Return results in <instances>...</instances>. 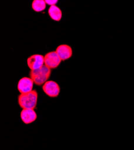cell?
I'll return each instance as SVG.
<instances>
[{
	"label": "cell",
	"instance_id": "obj_3",
	"mask_svg": "<svg viewBox=\"0 0 134 150\" xmlns=\"http://www.w3.org/2000/svg\"><path fill=\"white\" fill-rule=\"evenodd\" d=\"M42 90L48 97L51 98L57 97L60 92V88L58 84L53 81H47L43 86Z\"/></svg>",
	"mask_w": 134,
	"mask_h": 150
},
{
	"label": "cell",
	"instance_id": "obj_6",
	"mask_svg": "<svg viewBox=\"0 0 134 150\" xmlns=\"http://www.w3.org/2000/svg\"><path fill=\"white\" fill-rule=\"evenodd\" d=\"M34 83L33 81L30 78H22L18 83V90L21 94L30 93L33 90Z\"/></svg>",
	"mask_w": 134,
	"mask_h": 150
},
{
	"label": "cell",
	"instance_id": "obj_1",
	"mask_svg": "<svg viewBox=\"0 0 134 150\" xmlns=\"http://www.w3.org/2000/svg\"><path fill=\"white\" fill-rule=\"evenodd\" d=\"M18 101L19 106L22 109H34L38 104V93L36 90H33L30 93L20 94L18 97Z\"/></svg>",
	"mask_w": 134,
	"mask_h": 150
},
{
	"label": "cell",
	"instance_id": "obj_9",
	"mask_svg": "<svg viewBox=\"0 0 134 150\" xmlns=\"http://www.w3.org/2000/svg\"><path fill=\"white\" fill-rule=\"evenodd\" d=\"M48 13L50 18L55 21H60L62 18V11L57 6H50Z\"/></svg>",
	"mask_w": 134,
	"mask_h": 150
},
{
	"label": "cell",
	"instance_id": "obj_10",
	"mask_svg": "<svg viewBox=\"0 0 134 150\" xmlns=\"http://www.w3.org/2000/svg\"><path fill=\"white\" fill-rule=\"evenodd\" d=\"M46 4L44 0H34L32 3V8L36 12H40L46 8Z\"/></svg>",
	"mask_w": 134,
	"mask_h": 150
},
{
	"label": "cell",
	"instance_id": "obj_4",
	"mask_svg": "<svg viewBox=\"0 0 134 150\" xmlns=\"http://www.w3.org/2000/svg\"><path fill=\"white\" fill-rule=\"evenodd\" d=\"M45 66L51 69H54L58 67L62 59H60L56 51L48 52L44 56Z\"/></svg>",
	"mask_w": 134,
	"mask_h": 150
},
{
	"label": "cell",
	"instance_id": "obj_5",
	"mask_svg": "<svg viewBox=\"0 0 134 150\" xmlns=\"http://www.w3.org/2000/svg\"><path fill=\"white\" fill-rule=\"evenodd\" d=\"M27 65L31 70H35L42 68L45 65L44 56L40 54H34L28 58Z\"/></svg>",
	"mask_w": 134,
	"mask_h": 150
},
{
	"label": "cell",
	"instance_id": "obj_2",
	"mask_svg": "<svg viewBox=\"0 0 134 150\" xmlns=\"http://www.w3.org/2000/svg\"><path fill=\"white\" fill-rule=\"evenodd\" d=\"M51 74V69L44 65L39 69L31 70L30 72V77L36 85L41 86L48 81Z\"/></svg>",
	"mask_w": 134,
	"mask_h": 150
},
{
	"label": "cell",
	"instance_id": "obj_8",
	"mask_svg": "<svg viewBox=\"0 0 134 150\" xmlns=\"http://www.w3.org/2000/svg\"><path fill=\"white\" fill-rule=\"evenodd\" d=\"M56 52L62 61H65L72 56V49L67 45H61L57 47Z\"/></svg>",
	"mask_w": 134,
	"mask_h": 150
},
{
	"label": "cell",
	"instance_id": "obj_7",
	"mask_svg": "<svg viewBox=\"0 0 134 150\" xmlns=\"http://www.w3.org/2000/svg\"><path fill=\"white\" fill-rule=\"evenodd\" d=\"M38 118V115L34 109H25L21 112V118L26 124H30L34 122Z\"/></svg>",
	"mask_w": 134,
	"mask_h": 150
},
{
	"label": "cell",
	"instance_id": "obj_11",
	"mask_svg": "<svg viewBox=\"0 0 134 150\" xmlns=\"http://www.w3.org/2000/svg\"><path fill=\"white\" fill-rule=\"evenodd\" d=\"M46 4L50 5V6H56V4L58 3L57 0H54V1H50V0H46L45 1Z\"/></svg>",
	"mask_w": 134,
	"mask_h": 150
}]
</instances>
